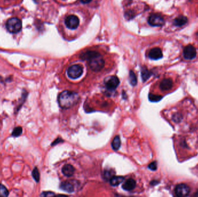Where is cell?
I'll use <instances>...</instances> for the list:
<instances>
[{"mask_svg":"<svg viewBox=\"0 0 198 197\" xmlns=\"http://www.w3.org/2000/svg\"><path fill=\"white\" fill-rule=\"evenodd\" d=\"M183 56L186 60H192L196 56V51L195 48L192 45H187L183 50Z\"/></svg>","mask_w":198,"mask_h":197,"instance_id":"9c48e42d","label":"cell"},{"mask_svg":"<svg viewBox=\"0 0 198 197\" xmlns=\"http://www.w3.org/2000/svg\"><path fill=\"white\" fill-rule=\"evenodd\" d=\"M83 73V68L82 67L78 65H73L72 66L68 68L67 70V75L69 78L75 79L82 75Z\"/></svg>","mask_w":198,"mask_h":197,"instance_id":"277c9868","label":"cell"},{"mask_svg":"<svg viewBox=\"0 0 198 197\" xmlns=\"http://www.w3.org/2000/svg\"><path fill=\"white\" fill-rule=\"evenodd\" d=\"M62 141V140L60 139V138H58L56 140H54V142L52 144V145H56L57 143H59V142H61Z\"/></svg>","mask_w":198,"mask_h":197,"instance_id":"4316f807","label":"cell"},{"mask_svg":"<svg viewBox=\"0 0 198 197\" xmlns=\"http://www.w3.org/2000/svg\"><path fill=\"white\" fill-rule=\"evenodd\" d=\"M148 168L151 170H155L157 169V163L156 161L151 162L148 166Z\"/></svg>","mask_w":198,"mask_h":197,"instance_id":"d4e9b609","label":"cell"},{"mask_svg":"<svg viewBox=\"0 0 198 197\" xmlns=\"http://www.w3.org/2000/svg\"><path fill=\"white\" fill-rule=\"evenodd\" d=\"M92 0H81V2H82L83 4H88L89 2H90Z\"/></svg>","mask_w":198,"mask_h":197,"instance_id":"83f0119b","label":"cell"},{"mask_svg":"<svg viewBox=\"0 0 198 197\" xmlns=\"http://www.w3.org/2000/svg\"><path fill=\"white\" fill-rule=\"evenodd\" d=\"M158 182H157V181H153V182H151V184H153V185H155V184H158Z\"/></svg>","mask_w":198,"mask_h":197,"instance_id":"f1b7e54d","label":"cell"},{"mask_svg":"<svg viewBox=\"0 0 198 197\" xmlns=\"http://www.w3.org/2000/svg\"><path fill=\"white\" fill-rule=\"evenodd\" d=\"M148 22L151 26L154 27L162 26L165 23V20L163 18H162L161 15L157 14L151 15L149 17Z\"/></svg>","mask_w":198,"mask_h":197,"instance_id":"8992f818","label":"cell"},{"mask_svg":"<svg viewBox=\"0 0 198 197\" xmlns=\"http://www.w3.org/2000/svg\"><path fill=\"white\" fill-rule=\"evenodd\" d=\"M112 175H113V172L110 170H105L104 174V178L107 179H111L113 177Z\"/></svg>","mask_w":198,"mask_h":197,"instance_id":"cb8c5ba5","label":"cell"},{"mask_svg":"<svg viewBox=\"0 0 198 197\" xmlns=\"http://www.w3.org/2000/svg\"><path fill=\"white\" fill-rule=\"evenodd\" d=\"M6 27L10 32L18 33L21 30L22 24L21 20L18 18H11L7 21Z\"/></svg>","mask_w":198,"mask_h":197,"instance_id":"3957f363","label":"cell"},{"mask_svg":"<svg viewBox=\"0 0 198 197\" xmlns=\"http://www.w3.org/2000/svg\"><path fill=\"white\" fill-rule=\"evenodd\" d=\"M121 142L120 137L119 136H116L114 138L112 142V148L114 150L117 151L118 150H119V149L121 147Z\"/></svg>","mask_w":198,"mask_h":197,"instance_id":"e0dca14e","label":"cell"},{"mask_svg":"<svg viewBox=\"0 0 198 197\" xmlns=\"http://www.w3.org/2000/svg\"><path fill=\"white\" fill-rule=\"evenodd\" d=\"M129 82L131 85L133 86H135L137 85V77L136 76L135 73L134 72L131 71L129 73Z\"/></svg>","mask_w":198,"mask_h":197,"instance_id":"d6986e66","label":"cell"},{"mask_svg":"<svg viewBox=\"0 0 198 197\" xmlns=\"http://www.w3.org/2000/svg\"><path fill=\"white\" fill-rule=\"evenodd\" d=\"M32 176L33 178L37 182H38L40 181V172H39L37 168H35L32 170Z\"/></svg>","mask_w":198,"mask_h":197,"instance_id":"44dd1931","label":"cell"},{"mask_svg":"<svg viewBox=\"0 0 198 197\" xmlns=\"http://www.w3.org/2000/svg\"><path fill=\"white\" fill-rule=\"evenodd\" d=\"M88 61H89L90 69L93 71H100L103 69L104 65L103 58L98 52H96Z\"/></svg>","mask_w":198,"mask_h":197,"instance_id":"7a4b0ae2","label":"cell"},{"mask_svg":"<svg viewBox=\"0 0 198 197\" xmlns=\"http://www.w3.org/2000/svg\"><path fill=\"white\" fill-rule=\"evenodd\" d=\"M148 56L149 58L153 60H159L163 57L162 50L159 48H153L149 52Z\"/></svg>","mask_w":198,"mask_h":197,"instance_id":"30bf717a","label":"cell"},{"mask_svg":"<svg viewBox=\"0 0 198 197\" xmlns=\"http://www.w3.org/2000/svg\"><path fill=\"white\" fill-rule=\"evenodd\" d=\"M188 22V19L184 16H180L173 21V24L176 27H181Z\"/></svg>","mask_w":198,"mask_h":197,"instance_id":"5bb4252c","label":"cell"},{"mask_svg":"<svg viewBox=\"0 0 198 197\" xmlns=\"http://www.w3.org/2000/svg\"><path fill=\"white\" fill-rule=\"evenodd\" d=\"M22 128L21 127H17L14 129L12 135L14 137H18L22 134Z\"/></svg>","mask_w":198,"mask_h":197,"instance_id":"603a6c76","label":"cell"},{"mask_svg":"<svg viewBox=\"0 0 198 197\" xmlns=\"http://www.w3.org/2000/svg\"><path fill=\"white\" fill-rule=\"evenodd\" d=\"M9 194L8 190L4 185L0 184V197H7Z\"/></svg>","mask_w":198,"mask_h":197,"instance_id":"ffe728a7","label":"cell"},{"mask_svg":"<svg viewBox=\"0 0 198 197\" xmlns=\"http://www.w3.org/2000/svg\"><path fill=\"white\" fill-rule=\"evenodd\" d=\"M104 84L108 91H114L119 85V80L117 76H110L105 79Z\"/></svg>","mask_w":198,"mask_h":197,"instance_id":"5b68a950","label":"cell"},{"mask_svg":"<svg viewBox=\"0 0 198 197\" xmlns=\"http://www.w3.org/2000/svg\"><path fill=\"white\" fill-rule=\"evenodd\" d=\"M60 188L62 190H63V191L67 192V193H72L74 191V187L72 184L67 182H62L60 185Z\"/></svg>","mask_w":198,"mask_h":197,"instance_id":"9a60e30c","label":"cell"},{"mask_svg":"<svg viewBox=\"0 0 198 197\" xmlns=\"http://www.w3.org/2000/svg\"><path fill=\"white\" fill-rule=\"evenodd\" d=\"M149 99L152 102H157L159 101L162 98V96L157 95L153 94H149Z\"/></svg>","mask_w":198,"mask_h":197,"instance_id":"7402d4cb","label":"cell"},{"mask_svg":"<svg viewBox=\"0 0 198 197\" xmlns=\"http://www.w3.org/2000/svg\"><path fill=\"white\" fill-rule=\"evenodd\" d=\"M66 26L71 30L76 29L80 24V20L77 16L70 15L65 20Z\"/></svg>","mask_w":198,"mask_h":197,"instance_id":"52a82bcc","label":"cell"},{"mask_svg":"<svg viewBox=\"0 0 198 197\" xmlns=\"http://www.w3.org/2000/svg\"><path fill=\"white\" fill-rule=\"evenodd\" d=\"M195 196H196V197H198V190L196 191V193H195Z\"/></svg>","mask_w":198,"mask_h":197,"instance_id":"f546056e","label":"cell"},{"mask_svg":"<svg viewBox=\"0 0 198 197\" xmlns=\"http://www.w3.org/2000/svg\"><path fill=\"white\" fill-rule=\"evenodd\" d=\"M151 75V72L149 71L147 68H142V69H141V77H142L143 81L144 82L147 81Z\"/></svg>","mask_w":198,"mask_h":197,"instance_id":"ac0fdd59","label":"cell"},{"mask_svg":"<svg viewBox=\"0 0 198 197\" xmlns=\"http://www.w3.org/2000/svg\"><path fill=\"white\" fill-rule=\"evenodd\" d=\"M80 99V96L74 91L65 90L61 93L58 97L60 106L64 109L72 107L78 103Z\"/></svg>","mask_w":198,"mask_h":197,"instance_id":"6da1fadb","label":"cell"},{"mask_svg":"<svg viewBox=\"0 0 198 197\" xmlns=\"http://www.w3.org/2000/svg\"><path fill=\"white\" fill-rule=\"evenodd\" d=\"M54 195V194L52 192H44L41 195V196L43 197H51Z\"/></svg>","mask_w":198,"mask_h":197,"instance_id":"484cf974","label":"cell"},{"mask_svg":"<svg viewBox=\"0 0 198 197\" xmlns=\"http://www.w3.org/2000/svg\"><path fill=\"white\" fill-rule=\"evenodd\" d=\"M173 84V83L171 79H164L160 83V88L163 91H167L171 89Z\"/></svg>","mask_w":198,"mask_h":197,"instance_id":"8fae6325","label":"cell"},{"mask_svg":"<svg viewBox=\"0 0 198 197\" xmlns=\"http://www.w3.org/2000/svg\"><path fill=\"white\" fill-rule=\"evenodd\" d=\"M124 180V178L122 176H113L110 180V182L111 186H117L118 185H119L120 184L122 183Z\"/></svg>","mask_w":198,"mask_h":197,"instance_id":"2e32d148","label":"cell"},{"mask_svg":"<svg viewBox=\"0 0 198 197\" xmlns=\"http://www.w3.org/2000/svg\"><path fill=\"white\" fill-rule=\"evenodd\" d=\"M136 181L134 179H127L126 182L122 185V188L126 191H131L136 187Z\"/></svg>","mask_w":198,"mask_h":197,"instance_id":"7c38bea8","label":"cell"},{"mask_svg":"<svg viewBox=\"0 0 198 197\" xmlns=\"http://www.w3.org/2000/svg\"><path fill=\"white\" fill-rule=\"evenodd\" d=\"M62 172L64 175H65L67 177H70L74 175L75 172V168L73 167V166L70 164H66L63 166L62 168Z\"/></svg>","mask_w":198,"mask_h":197,"instance_id":"4fadbf2b","label":"cell"},{"mask_svg":"<svg viewBox=\"0 0 198 197\" xmlns=\"http://www.w3.org/2000/svg\"><path fill=\"white\" fill-rule=\"evenodd\" d=\"M190 188L185 184H178L175 188V193L178 197H185L189 194Z\"/></svg>","mask_w":198,"mask_h":197,"instance_id":"ba28073f","label":"cell"}]
</instances>
